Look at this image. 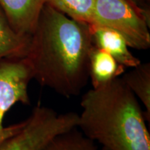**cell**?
I'll return each instance as SVG.
<instances>
[{
  "label": "cell",
  "mask_w": 150,
  "mask_h": 150,
  "mask_svg": "<svg viewBox=\"0 0 150 150\" xmlns=\"http://www.w3.org/2000/svg\"><path fill=\"white\" fill-rule=\"evenodd\" d=\"M146 1V2H147V4H149V1H150V0H145Z\"/></svg>",
  "instance_id": "cell-15"
},
{
  "label": "cell",
  "mask_w": 150,
  "mask_h": 150,
  "mask_svg": "<svg viewBox=\"0 0 150 150\" xmlns=\"http://www.w3.org/2000/svg\"><path fill=\"white\" fill-rule=\"evenodd\" d=\"M122 79L141 102L145 108V118L150 122V63H140L129 72L124 73Z\"/></svg>",
  "instance_id": "cell-10"
},
{
  "label": "cell",
  "mask_w": 150,
  "mask_h": 150,
  "mask_svg": "<svg viewBox=\"0 0 150 150\" xmlns=\"http://www.w3.org/2000/svg\"><path fill=\"white\" fill-rule=\"evenodd\" d=\"M78 127L106 150H150V134L138 99L122 78L92 88L81 97Z\"/></svg>",
  "instance_id": "cell-2"
},
{
  "label": "cell",
  "mask_w": 150,
  "mask_h": 150,
  "mask_svg": "<svg viewBox=\"0 0 150 150\" xmlns=\"http://www.w3.org/2000/svg\"><path fill=\"white\" fill-rule=\"evenodd\" d=\"M74 129L56 136L42 150H106L99 149L93 140Z\"/></svg>",
  "instance_id": "cell-11"
},
{
  "label": "cell",
  "mask_w": 150,
  "mask_h": 150,
  "mask_svg": "<svg viewBox=\"0 0 150 150\" xmlns=\"http://www.w3.org/2000/svg\"><path fill=\"white\" fill-rule=\"evenodd\" d=\"M33 79L31 69L24 58L0 61V129L5 114L17 103L29 104L28 86Z\"/></svg>",
  "instance_id": "cell-5"
},
{
  "label": "cell",
  "mask_w": 150,
  "mask_h": 150,
  "mask_svg": "<svg viewBox=\"0 0 150 150\" xmlns=\"http://www.w3.org/2000/svg\"><path fill=\"white\" fill-rule=\"evenodd\" d=\"M91 24L117 31L130 47H150V10L129 0H95Z\"/></svg>",
  "instance_id": "cell-3"
},
{
  "label": "cell",
  "mask_w": 150,
  "mask_h": 150,
  "mask_svg": "<svg viewBox=\"0 0 150 150\" xmlns=\"http://www.w3.org/2000/svg\"><path fill=\"white\" fill-rule=\"evenodd\" d=\"M45 0H0V7L17 33L31 35Z\"/></svg>",
  "instance_id": "cell-6"
},
{
  "label": "cell",
  "mask_w": 150,
  "mask_h": 150,
  "mask_svg": "<svg viewBox=\"0 0 150 150\" xmlns=\"http://www.w3.org/2000/svg\"><path fill=\"white\" fill-rule=\"evenodd\" d=\"M129 1H132L133 3H134L135 4H136L140 8L149 10V4L146 2L145 0H129Z\"/></svg>",
  "instance_id": "cell-14"
},
{
  "label": "cell",
  "mask_w": 150,
  "mask_h": 150,
  "mask_svg": "<svg viewBox=\"0 0 150 150\" xmlns=\"http://www.w3.org/2000/svg\"><path fill=\"white\" fill-rule=\"evenodd\" d=\"M26 123V120L22 122L15 124L8 127H4L2 129H0V143L4 140L16 134L19 131L22 129Z\"/></svg>",
  "instance_id": "cell-13"
},
{
  "label": "cell",
  "mask_w": 150,
  "mask_h": 150,
  "mask_svg": "<svg viewBox=\"0 0 150 150\" xmlns=\"http://www.w3.org/2000/svg\"><path fill=\"white\" fill-rule=\"evenodd\" d=\"M78 124L76 112L58 113L39 102L21 130L0 143V150H42L56 136L78 129Z\"/></svg>",
  "instance_id": "cell-4"
},
{
  "label": "cell",
  "mask_w": 150,
  "mask_h": 150,
  "mask_svg": "<svg viewBox=\"0 0 150 150\" xmlns=\"http://www.w3.org/2000/svg\"><path fill=\"white\" fill-rule=\"evenodd\" d=\"M31 35L19 34L11 27L0 7V61L24 58L29 48Z\"/></svg>",
  "instance_id": "cell-9"
},
{
  "label": "cell",
  "mask_w": 150,
  "mask_h": 150,
  "mask_svg": "<svg viewBox=\"0 0 150 150\" xmlns=\"http://www.w3.org/2000/svg\"><path fill=\"white\" fill-rule=\"evenodd\" d=\"M125 67L104 50L93 45L89 55V79L93 88L109 83L125 73Z\"/></svg>",
  "instance_id": "cell-8"
},
{
  "label": "cell",
  "mask_w": 150,
  "mask_h": 150,
  "mask_svg": "<svg viewBox=\"0 0 150 150\" xmlns=\"http://www.w3.org/2000/svg\"><path fill=\"white\" fill-rule=\"evenodd\" d=\"M93 45L88 24L45 3L24 59L33 79L69 99L78 96L87 85Z\"/></svg>",
  "instance_id": "cell-1"
},
{
  "label": "cell",
  "mask_w": 150,
  "mask_h": 150,
  "mask_svg": "<svg viewBox=\"0 0 150 150\" xmlns=\"http://www.w3.org/2000/svg\"><path fill=\"white\" fill-rule=\"evenodd\" d=\"M95 0H45L48 4L77 21L91 24Z\"/></svg>",
  "instance_id": "cell-12"
},
{
  "label": "cell",
  "mask_w": 150,
  "mask_h": 150,
  "mask_svg": "<svg viewBox=\"0 0 150 150\" xmlns=\"http://www.w3.org/2000/svg\"><path fill=\"white\" fill-rule=\"evenodd\" d=\"M88 24L95 47L107 52L125 67L133 68L141 63L140 60L130 52L126 40L119 33L95 24Z\"/></svg>",
  "instance_id": "cell-7"
}]
</instances>
